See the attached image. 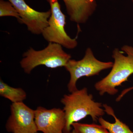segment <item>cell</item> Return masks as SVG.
I'll list each match as a JSON object with an SVG mask.
<instances>
[{
  "label": "cell",
  "mask_w": 133,
  "mask_h": 133,
  "mask_svg": "<svg viewBox=\"0 0 133 133\" xmlns=\"http://www.w3.org/2000/svg\"><path fill=\"white\" fill-rule=\"evenodd\" d=\"M62 46L56 43H49L43 49L36 50L30 48L23 54L20 65L24 72L30 74L37 66L44 65L51 69L65 67L71 56L63 49Z\"/></svg>",
  "instance_id": "cell-2"
},
{
  "label": "cell",
  "mask_w": 133,
  "mask_h": 133,
  "mask_svg": "<svg viewBox=\"0 0 133 133\" xmlns=\"http://www.w3.org/2000/svg\"><path fill=\"white\" fill-rule=\"evenodd\" d=\"M12 3L20 16L19 22L27 26L32 34L39 35L48 25L51 15L50 10L40 12L35 10L28 5L24 0H8Z\"/></svg>",
  "instance_id": "cell-7"
},
{
  "label": "cell",
  "mask_w": 133,
  "mask_h": 133,
  "mask_svg": "<svg viewBox=\"0 0 133 133\" xmlns=\"http://www.w3.org/2000/svg\"><path fill=\"white\" fill-rule=\"evenodd\" d=\"M47 1L50 6L51 15L48 26L42 33L43 37L49 43L58 44L66 49L76 48L78 45L77 38H71L65 31V16L62 12L58 0Z\"/></svg>",
  "instance_id": "cell-5"
},
{
  "label": "cell",
  "mask_w": 133,
  "mask_h": 133,
  "mask_svg": "<svg viewBox=\"0 0 133 133\" xmlns=\"http://www.w3.org/2000/svg\"><path fill=\"white\" fill-rule=\"evenodd\" d=\"M70 20L78 24H84L95 12L96 0H63Z\"/></svg>",
  "instance_id": "cell-9"
},
{
  "label": "cell",
  "mask_w": 133,
  "mask_h": 133,
  "mask_svg": "<svg viewBox=\"0 0 133 133\" xmlns=\"http://www.w3.org/2000/svg\"><path fill=\"white\" fill-rule=\"evenodd\" d=\"M133 87H131V88H129L128 89H125L122 92L121 94H120L118 97L116 99V101H119L123 97V96H124L125 94H126L129 91L131 90H133Z\"/></svg>",
  "instance_id": "cell-15"
},
{
  "label": "cell",
  "mask_w": 133,
  "mask_h": 133,
  "mask_svg": "<svg viewBox=\"0 0 133 133\" xmlns=\"http://www.w3.org/2000/svg\"><path fill=\"white\" fill-rule=\"evenodd\" d=\"M132 2L133 3V0H132Z\"/></svg>",
  "instance_id": "cell-17"
},
{
  "label": "cell",
  "mask_w": 133,
  "mask_h": 133,
  "mask_svg": "<svg viewBox=\"0 0 133 133\" xmlns=\"http://www.w3.org/2000/svg\"><path fill=\"white\" fill-rule=\"evenodd\" d=\"M69 133H76V132H75V131H74V130H72V131H71L70 132H69Z\"/></svg>",
  "instance_id": "cell-16"
},
{
  "label": "cell",
  "mask_w": 133,
  "mask_h": 133,
  "mask_svg": "<svg viewBox=\"0 0 133 133\" xmlns=\"http://www.w3.org/2000/svg\"><path fill=\"white\" fill-rule=\"evenodd\" d=\"M12 16L20 20V16L12 3L8 1L0 0V17Z\"/></svg>",
  "instance_id": "cell-13"
},
{
  "label": "cell",
  "mask_w": 133,
  "mask_h": 133,
  "mask_svg": "<svg viewBox=\"0 0 133 133\" xmlns=\"http://www.w3.org/2000/svg\"><path fill=\"white\" fill-rule=\"evenodd\" d=\"M113 64L112 62L98 60L91 48H87L82 59L78 61L70 59L64 67L70 76L67 85L69 91L71 93L78 90L76 84L79 78L98 75L102 71L112 68Z\"/></svg>",
  "instance_id": "cell-4"
},
{
  "label": "cell",
  "mask_w": 133,
  "mask_h": 133,
  "mask_svg": "<svg viewBox=\"0 0 133 133\" xmlns=\"http://www.w3.org/2000/svg\"><path fill=\"white\" fill-rule=\"evenodd\" d=\"M10 116L6 125L12 133H38L35 121V110L23 102L12 103Z\"/></svg>",
  "instance_id": "cell-6"
},
{
  "label": "cell",
  "mask_w": 133,
  "mask_h": 133,
  "mask_svg": "<svg viewBox=\"0 0 133 133\" xmlns=\"http://www.w3.org/2000/svg\"><path fill=\"white\" fill-rule=\"evenodd\" d=\"M102 106L104 108L105 112L113 116L115 120L114 123H111L107 121L102 117L99 118L98 121L99 124L106 129L109 133H133L128 126L116 117L114 111L111 107L106 104L102 105Z\"/></svg>",
  "instance_id": "cell-10"
},
{
  "label": "cell",
  "mask_w": 133,
  "mask_h": 133,
  "mask_svg": "<svg viewBox=\"0 0 133 133\" xmlns=\"http://www.w3.org/2000/svg\"><path fill=\"white\" fill-rule=\"evenodd\" d=\"M61 102L64 106L66 119L64 133L70 132L72 124L86 116H90L93 121L97 122L105 112L101 103L94 101L92 95L88 93L85 87L64 95Z\"/></svg>",
  "instance_id": "cell-1"
},
{
  "label": "cell",
  "mask_w": 133,
  "mask_h": 133,
  "mask_svg": "<svg viewBox=\"0 0 133 133\" xmlns=\"http://www.w3.org/2000/svg\"><path fill=\"white\" fill-rule=\"evenodd\" d=\"M35 121L38 131L43 133H64L66 119L63 109H48L38 107L35 110Z\"/></svg>",
  "instance_id": "cell-8"
},
{
  "label": "cell",
  "mask_w": 133,
  "mask_h": 133,
  "mask_svg": "<svg viewBox=\"0 0 133 133\" xmlns=\"http://www.w3.org/2000/svg\"><path fill=\"white\" fill-rule=\"evenodd\" d=\"M121 50L126 54H130L133 55V47L125 45L122 48Z\"/></svg>",
  "instance_id": "cell-14"
},
{
  "label": "cell",
  "mask_w": 133,
  "mask_h": 133,
  "mask_svg": "<svg viewBox=\"0 0 133 133\" xmlns=\"http://www.w3.org/2000/svg\"><path fill=\"white\" fill-rule=\"evenodd\" d=\"M123 52L118 48L113 51L112 57L114 60L112 70L109 74L95 83L94 87L100 95L107 93L115 95L118 90L116 87L121 85L133 74V55Z\"/></svg>",
  "instance_id": "cell-3"
},
{
  "label": "cell",
  "mask_w": 133,
  "mask_h": 133,
  "mask_svg": "<svg viewBox=\"0 0 133 133\" xmlns=\"http://www.w3.org/2000/svg\"><path fill=\"white\" fill-rule=\"evenodd\" d=\"M72 127L77 133H109L106 129L101 125L75 122L72 124Z\"/></svg>",
  "instance_id": "cell-12"
},
{
  "label": "cell",
  "mask_w": 133,
  "mask_h": 133,
  "mask_svg": "<svg viewBox=\"0 0 133 133\" xmlns=\"http://www.w3.org/2000/svg\"><path fill=\"white\" fill-rule=\"evenodd\" d=\"M0 95L9 100L12 103L23 102L26 99L27 94L22 88H14L0 80Z\"/></svg>",
  "instance_id": "cell-11"
}]
</instances>
